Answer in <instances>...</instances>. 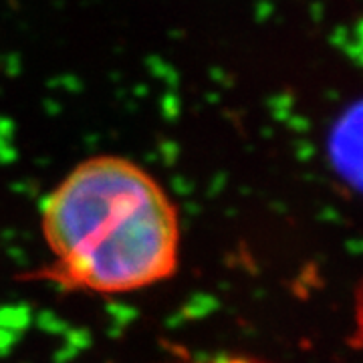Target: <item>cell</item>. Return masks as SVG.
<instances>
[{"mask_svg": "<svg viewBox=\"0 0 363 363\" xmlns=\"http://www.w3.org/2000/svg\"><path fill=\"white\" fill-rule=\"evenodd\" d=\"M208 363H257V362H250V359H238V357H233V359H220V362H208Z\"/></svg>", "mask_w": 363, "mask_h": 363, "instance_id": "obj_2", "label": "cell"}, {"mask_svg": "<svg viewBox=\"0 0 363 363\" xmlns=\"http://www.w3.org/2000/svg\"><path fill=\"white\" fill-rule=\"evenodd\" d=\"M40 228L52 262L33 279L119 295L174 277L180 218L164 186L119 156L77 164L47 196Z\"/></svg>", "mask_w": 363, "mask_h": 363, "instance_id": "obj_1", "label": "cell"}]
</instances>
